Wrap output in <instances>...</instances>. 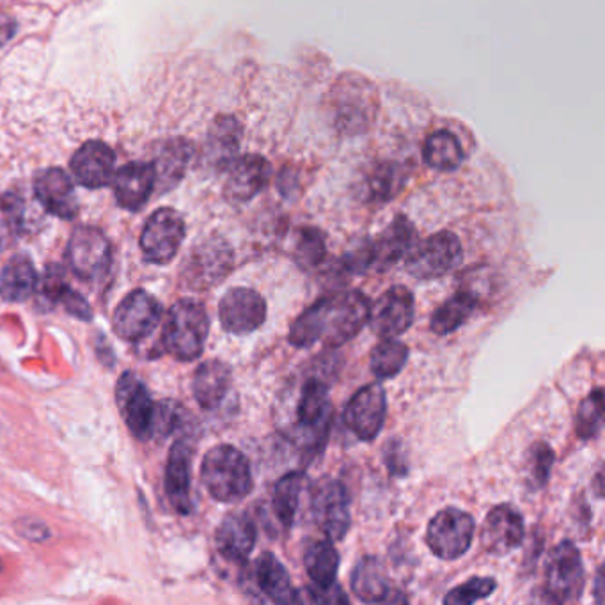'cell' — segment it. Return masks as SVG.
Wrapping results in <instances>:
<instances>
[{"label": "cell", "mask_w": 605, "mask_h": 605, "mask_svg": "<svg viewBox=\"0 0 605 605\" xmlns=\"http://www.w3.org/2000/svg\"><path fill=\"white\" fill-rule=\"evenodd\" d=\"M372 304L364 293L341 292L322 296L292 323L288 341L296 348L322 343L337 348L354 340L368 323Z\"/></svg>", "instance_id": "6da1fadb"}, {"label": "cell", "mask_w": 605, "mask_h": 605, "mask_svg": "<svg viewBox=\"0 0 605 605\" xmlns=\"http://www.w3.org/2000/svg\"><path fill=\"white\" fill-rule=\"evenodd\" d=\"M380 96L377 85L357 72H345L332 84L327 98L331 123L340 134H364L377 119Z\"/></svg>", "instance_id": "7a4b0ae2"}, {"label": "cell", "mask_w": 605, "mask_h": 605, "mask_svg": "<svg viewBox=\"0 0 605 605\" xmlns=\"http://www.w3.org/2000/svg\"><path fill=\"white\" fill-rule=\"evenodd\" d=\"M201 478L211 498L220 502L242 501L254 484L246 455L229 445L216 446L205 455Z\"/></svg>", "instance_id": "3957f363"}, {"label": "cell", "mask_w": 605, "mask_h": 605, "mask_svg": "<svg viewBox=\"0 0 605 605\" xmlns=\"http://www.w3.org/2000/svg\"><path fill=\"white\" fill-rule=\"evenodd\" d=\"M210 319L201 302L181 299L170 307L161 343L175 359L194 361L205 351Z\"/></svg>", "instance_id": "277c9868"}, {"label": "cell", "mask_w": 605, "mask_h": 605, "mask_svg": "<svg viewBox=\"0 0 605 605\" xmlns=\"http://www.w3.org/2000/svg\"><path fill=\"white\" fill-rule=\"evenodd\" d=\"M331 419L327 384L322 378L305 380L295 407V426L301 431L299 440L304 453H316L323 448L331 430Z\"/></svg>", "instance_id": "5b68a950"}, {"label": "cell", "mask_w": 605, "mask_h": 605, "mask_svg": "<svg viewBox=\"0 0 605 605\" xmlns=\"http://www.w3.org/2000/svg\"><path fill=\"white\" fill-rule=\"evenodd\" d=\"M463 249L457 234L439 231L410 249L405 263L408 274L419 281L445 278L462 263Z\"/></svg>", "instance_id": "8992f818"}, {"label": "cell", "mask_w": 605, "mask_h": 605, "mask_svg": "<svg viewBox=\"0 0 605 605\" xmlns=\"http://www.w3.org/2000/svg\"><path fill=\"white\" fill-rule=\"evenodd\" d=\"M584 583L586 577H584L581 552L569 540L557 543L556 547L552 549L547 566H545V578H543L545 601L554 602V604L578 601L583 595Z\"/></svg>", "instance_id": "52a82bcc"}, {"label": "cell", "mask_w": 605, "mask_h": 605, "mask_svg": "<svg viewBox=\"0 0 605 605\" xmlns=\"http://www.w3.org/2000/svg\"><path fill=\"white\" fill-rule=\"evenodd\" d=\"M474 531V519L467 511L446 508L431 519L425 542L439 560L455 561L471 549Z\"/></svg>", "instance_id": "ba28073f"}, {"label": "cell", "mask_w": 605, "mask_h": 605, "mask_svg": "<svg viewBox=\"0 0 605 605\" xmlns=\"http://www.w3.org/2000/svg\"><path fill=\"white\" fill-rule=\"evenodd\" d=\"M233 249L225 238L211 237L194 247L185 260L181 279L192 290H208L225 281L233 269Z\"/></svg>", "instance_id": "9c48e42d"}, {"label": "cell", "mask_w": 605, "mask_h": 605, "mask_svg": "<svg viewBox=\"0 0 605 605\" xmlns=\"http://www.w3.org/2000/svg\"><path fill=\"white\" fill-rule=\"evenodd\" d=\"M67 265L82 281H98L113 263V247L98 228L82 226L73 231L66 249Z\"/></svg>", "instance_id": "30bf717a"}, {"label": "cell", "mask_w": 605, "mask_h": 605, "mask_svg": "<svg viewBox=\"0 0 605 605\" xmlns=\"http://www.w3.org/2000/svg\"><path fill=\"white\" fill-rule=\"evenodd\" d=\"M185 220L173 208L153 211L140 233V249L146 260L157 265L173 261L185 240Z\"/></svg>", "instance_id": "8fae6325"}, {"label": "cell", "mask_w": 605, "mask_h": 605, "mask_svg": "<svg viewBox=\"0 0 605 605\" xmlns=\"http://www.w3.org/2000/svg\"><path fill=\"white\" fill-rule=\"evenodd\" d=\"M311 504L314 522L325 539L332 542L345 539L352 524L351 498L345 484L337 480H323L314 489Z\"/></svg>", "instance_id": "7c38bea8"}, {"label": "cell", "mask_w": 605, "mask_h": 605, "mask_svg": "<svg viewBox=\"0 0 605 605\" xmlns=\"http://www.w3.org/2000/svg\"><path fill=\"white\" fill-rule=\"evenodd\" d=\"M219 319L220 325L229 334H251L265 323V299L251 288H231L220 301Z\"/></svg>", "instance_id": "4fadbf2b"}, {"label": "cell", "mask_w": 605, "mask_h": 605, "mask_svg": "<svg viewBox=\"0 0 605 605\" xmlns=\"http://www.w3.org/2000/svg\"><path fill=\"white\" fill-rule=\"evenodd\" d=\"M161 319L160 302L144 290H135L123 299L114 313V332L125 341L144 340L148 337Z\"/></svg>", "instance_id": "5bb4252c"}, {"label": "cell", "mask_w": 605, "mask_h": 605, "mask_svg": "<svg viewBox=\"0 0 605 605\" xmlns=\"http://www.w3.org/2000/svg\"><path fill=\"white\" fill-rule=\"evenodd\" d=\"M116 399L128 430L137 439H152L157 405L137 375L123 373L117 382Z\"/></svg>", "instance_id": "9a60e30c"}, {"label": "cell", "mask_w": 605, "mask_h": 605, "mask_svg": "<svg viewBox=\"0 0 605 605\" xmlns=\"http://www.w3.org/2000/svg\"><path fill=\"white\" fill-rule=\"evenodd\" d=\"M386 414V390L378 384H369L352 396L351 401L346 405L343 419L357 439L369 442L384 428Z\"/></svg>", "instance_id": "2e32d148"}, {"label": "cell", "mask_w": 605, "mask_h": 605, "mask_svg": "<svg viewBox=\"0 0 605 605\" xmlns=\"http://www.w3.org/2000/svg\"><path fill=\"white\" fill-rule=\"evenodd\" d=\"M416 314V302L408 288L393 286L375 302L369 320L375 334L380 337H398L410 328Z\"/></svg>", "instance_id": "e0dca14e"}, {"label": "cell", "mask_w": 605, "mask_h": 605, "mask_svg": "<svg viewBox=\"0 0 605 605\" xmlns=\"http://www.w3.org/2000/svg\"><path fill=\"white\" fill-rule=\"evenodd\" d=\"M524 540V521L515 508L499 504L484 517L481 545L493 556H507Z\"/></svg>", "instance_id": "ac0fdd59"}, {"label": "cell", "mask_w": 605, "mask_h": 605, "mask_svg": "<svg viewBox=\"0 0 605 605\" xmlns=\"http://www.w3.org/2000/svg\"><path fill=\"white\" fill-rule=\"evenodd\" d=\"M272 176L270 161L261 155H243L231 161L225 184V196L231 202L254 199L269 185Z\"/></svg>", "instance_id": "d6986e66"}, {"label": "cell", "mask_w": 605, "mask_h": 605, "mask_svg": "<svg viewBox=\"0 0 605 605\" xmlns=\"http://www.w3.org/2000/svg\"><path fill=\"white\" fill-rule=\"evenodd\" d=\"M34 196L50 216L70 220L79 213L72 178L59 167H49L38 173L34 178Z\"/></svg>", "instance_id": "ffe728a7"}, {"label": "cell", "mask_w": 605, "mask_h": 605, "mask_svg": "<svg viewBox=\"0 0 605 605\" xmlns=\"http://www.w3.org/2000/svg\"><path fill=\"white\" fill-rule=\"evenodd\" d=\"M116 155L108 144L102 140H90L82 144L73 155L72 167L75 180L85 189H102L113 180Z\"/></svg>", "instance_id": "44dd1931"}, {"label": "cell", "mask_w": 605, "mask_h": 605, "mask_svg": "<svg viewBox=\"0 0 605 605\" xmlns=\"http://www.w3.org/2000/svg\"><path fill=\"white\" fill-rule=\"evenodd\" d=\"M117 205L128 211H139L148 202L157 187V175L153 164L132 161L117 170L113 181Z\"/></svg>", "instance_id": "7402d4cb"}, {"label": "cell", "mask_w": 605, "mask_h": 605, "mask_svg": "<svg viewBox=\"0 0 605 605\" xmlns=\"http://www.w3.org/2000/svg\"><path fill=\"white\" fill-rule=\"evenodd\" d=\"M417 243L416 228L407 217H396L387 226L377 240L369 242V254H372V269L387 270L407 258L408 252Z\"/></svg>", "instance_id": "603a6c76"}, {"label": "cell", "mask_w": 605, "mask_h": 605, "mask_svg": "<svg viewBox=\"0 0 605 605\" xmlns=\"http://www.w3.org/2000/svg\"><path fill=\"white\" fill-rule=\"evenodd\" d=\"M255 531L251 517L242 511L229 513L216 531V547L229 563H246L254 551Z\"/></svg>", "instance_id": "cb8c5ba5"}, {"label": "cell", "mask_w": 605, "mask_h": 605, "mask_svg": "<svg viewBox=\"0 0 605 605\" xmlns=\"http://www.w3.org/2000/svg\"><path fill=\"white\" fill-rule=\"evenodd\" d=\"M242 137L243 126L237 117L228 116V114L217 116L208 131L202 160L210 169H228L229 164L237 158Z\"/></svg>", "instance_id": "d4e9b609"}, {"label": "cell", "mask_w": 605, "mask_h": 605, "mask_svg": "<svg viewBox=\"0 0 605 605\" xmlns=\"http://www.w3.org/2000/svg\"><path fill=\"white\" fill-rule=\"evenodd\" d=\"M194 446L189 439L176 440L170 449L166 467V492L170 504L181 515L190 513V472H192Z\"/></svg>", "instance_id": "484cf974"}, {"label": "cell", "mask_w": 605, "mask_h": 605, "mask_svg": "<svg viewBox=\"0 0 605 605\" xmlns=\"http://www.w3.org/2000/svg\"><path fill=\"white\" fill-rule=\"evenodd\" d=\"M351 586L354 595L368 604L401 602L398 596H395L396 592H393L382 561L375 556H364L357 561L352 572Z\"/></svg>", "instance_id": "4316f807"}, {"label": "cell", "mask_w": 605, "mask_h": 605, "mask_svg": "<svg viewBox=\"0 0 605 605\" xmlns=\"http://www.w3.org/2000/svg\"><path fill=\"white\" fill-rule=\"evenodd\" d=\"M254 581L267 601L275 602V604L301 602V596L296 595L292 587L288 570L272 552H263L255 561Z\"/></svg>", "instance_id": "83f0119b"}, {"label": "cell", "mask_w": 605, "mask_h": 605, "mask_svg": "<svg viewBox=\"0 0 605 605\" xmlns=\"http://www.w3.org/2000/svg\"><path fill=\"white\" fill-rule=\"evenodd\" d=\"M194 146L190 140L175 137L166 140L158 148L157 158L153 161L155 175H157V185L164 189H175V185L180 184L187 167L194 158Z\"/></svg>", "instance_id": "f1b7e54d"}, {"label": "cell", "mask_w": 605, "mask_h": 605, "mask_svg": "<svg viewBox=\"0 0 605 605\" xmlns=\"http://www.w3.org/2000/svg\"><path fill=\"white\" fill-rule=\"evenodd\" d=\"M229 387H231V369L222 361H207L194 375V398L207 410L219 407L220 401L228 395Z\"/></svg>", "instance_id": "f546056e"}, {"label": "cell", "mask_w": 605, "mask_h": 605, "mask_svg": "<svg viewBox=\"0 0 605 605\" xmlns=\"http://www.w3.org/2000/svg\"><path fill=\"white\" fill-rule=\"evenodd\" d=\"M38 283L36 269L28 255H13L0 272V296L8 302L28 301L36 292Z\"/></svg>", "instance_id": "4dcf8cb0"}, {"label": "cell", "mask_w": 605, "mask_h": 605, "mask_svg": "<svg viewBox=\"0 0 605 605\" xmlns=\"http://www.w3.org/2000/svg\"><path fill=\"white\" fill-rule=\"evenodd\" d=\"M304 566L307 577L320 590L336 586L337 570H340V554L332 540H313L305 547Z\"/></svg>", "instance_id": "1f68e13d"}, {"label": "cell", "mask_w": 605, "mask_h": 605, "mask_svg": "<svg viewBox=\"0 0 605 605\" xmlns=\"http://www.w3.org/2000/svg\"><path fill=\"white\" fill-rule=\"evenodd\" d=\"M478 305V299L471 290H458L448 301L439 305V310L431 314L430 328L437 336H448L451 332L462 327L471 319Z\"/></svg>", "instance_id": "d6a6232c"}, {"label": "cell", "mask_w": 605, "mask_h": 605, "mask_svg": "<svg viewBox=\"0 0 605 605\" xmlns=\"http://www.w3.org/2000/svg\"><path fill=\"white\" fill-rule=\"evenodd\" d=\"M425 161L431 169L455 170L462 166L466 153L457 135L449 131H437L428 135L423 148Z\"/></svg>", "instance_id": "836d02e7"}, {"label": "cell", "mask_w": 605, "mask_h": 605, "mask_svg": "<svg viewBox=\"0 0 605 605\" xmlns=\"http://www.w3.org/2000/svg\"><path fill=\"white\" fill-rule=\"evenodd\" d=\"M304 487L305 476L301 471L288 472L275 483L274 492H272V508H274L275 517L284 528H292L293 522H295L296 510L301 504Z\"/></svg>", "instance_id": "e575fe53"}, {"label": "cell", "mask_w": 605, "mask_h": 605, "mask_svg": "<svg viewBox=\"0 0 605 605\" xmlns=\"http://www.w3.org/2000/svg\"><path fill=\"white\" fill-rule=\"evenodd\" d=\"M407 359V345L396 341L395 337H384V341L373 348L369 368L378 380H387V378H395L405 368Z\"/></svg>", "instance_id": "d590c367"}, {"label": "cell", "mask_w": 605, "mask_h": 605, "mask_svg": "<svg viewBox=\"0 0 605 605\" xmlns=\"http://www.w3.org/2000/svg\"><path fill=\"white\" fill-rule=\"evenodd\" d=\"M327 255V240L319 228H301L293 246V260L302 269L322 265Z\"/></svg>", "instance_id": "8d00e7d4"}, {"label": "cell", "mask_w": 605, "mask_h": 605, "mask_svg": "<svg viewBox=\"0 0 605 605\" xmlns=\"http://www.w3.org/2000/svg\"><path fill=\"white\" fill-rule=\"evenodd\" d=\"M604 425V389L596 387L581 401L575 416V436L578 439H593Z\"/></svg>", "instance_id": "74e56055"}, {"label": "cell", "mask_w": 605, "mask_h": 605, "mask_svg": "<svg viewBox=\"0 0 605 605\" xmlns=\"http://www.w3.org/2000/svg\"><path fill=\"white\" fill-rule=\"evenodd\" d=\"M554 449L547 442H534L525 455V481L531 489H543L551 480L552 463H554Z\"/></svg>", "instance_id": "f35d334b"}, {"label": "cell", "mask_w": 605, "mask_h": 605, "mask_svg": "<svg viewBox=\"0 0 605 605\" xmlns=\"http://www.w3.org/2000/svg\"><path fill=\"white\" fill-rule=\"evenodd\" d=\"M401 185H404V178H401V173L396 169V166L384 164V166H378L377 169L372 170V175L368 176V181H366V192H368V199H372V201L387 202L390 198H395L401 189Z\"/></svg>", "instance_id": "ab89813d"}, {"label": "cell", "mask_w": 605, "mask_h": 605, "mask_svg": "<svg viewBox=\"0 0 605 605\" xmlns=\"http://www.w3.org/2000/svg\"><path fill=\"white\" fill-rule=\"evenodd\" d=\"M23 226V205L14 196H0V249L19 237Z\"/></svg>", "instance_id": "60d3db41"}, {"label": "cell", "mask_w": 605, "mask_h": 605, "mask_svg": "<svg viewBox=\"0 0 605 605\" xmlns=\"http://www.w3.org/2000/svg\"><path fill=\"white\" fill-rule=\"evenodd\" d=\"M498 587L496 578L492 577H472L467 583L460 584V586L453 587L451 592L446 595L445 604L451 605H469L474 602L483 601L487 596L492 595Z\"/></svg>", "instance_id": "b9f144b4"}, {"label": "cell", "mask_w": 605, "mask_h": 605, "mask_svg": "<svg viewBox=\"0 0 605 605\" xmlns=\"http://www.w3.org/2000/svg\"><path fill=\"white\" fill-rule=\"evenodd\" d=\"M384 451V462L393 476H405L408 471L407 457H405L404 446L399 440H389Z\"/></svg>", "instance_id": "7bdbcfd3"}, {"label": "cell", "mask_w": 605, "mask_h": 605, "mask_svg": "<svg viewBox=\"0 0 605 605\" xmlns=\"http://www.w3.org/2000/svg\"><path fill=\"white\" fill-rule=\"evenodd\" d=\"M17 32V23L10 17L0 14V46L6 45Z\"/></svg>", "instance_id": "ee69618b"}, {"label": "cell", "mask_w": 605, "mask_h": 605, "mask_svg": "<svg viewBox=\"0 0 605 605\" xmlns=\"http://www.w3.org/2000/svg\"><path fill=\"white\" fill-rule=\"evenodd\" d=\"M596 602H602V581H604V575H602V569H598V574H596Z\"/></svg>", "instance_id": "f6af8a7d"}]
</instances>
